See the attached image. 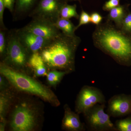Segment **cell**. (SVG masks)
Listing matches in <instances>:
<instances>
[{"label": "cell", "instance_id": "ffe728a7", "mask_svg": "<svg viewBox=\"0 0 131 131\" xmlns=\"http://www.w3.org/2000/svg\"><path fill=\"white\" fill-rule=\"evenodd\" d=\"M114 125L117 131H131V117L117 120Z\"/></svg>", "mask_w": 131, "mask_h": 131}, {"label": "cell", "instance_id": "484cf974", "mask_svg": "<svg viewBox=\"0 0 131 131\" xmlns=\"http://www.w3.org/2000/svg\"><path fill=\"white\" fill-rule=\"evenodd\" d=\"M5 6L3 0H0V24L1 27L5 29V27L3 21V13Z\"/></svg>", "mask_w": 131, "mask_h": 131}, {"label": "cell", "instance_id": "44dd1931", "mask_svg": "<svg viewBox=\"0 0 131 131\" xmlns=\"http://www.w3.org/2000/svg\"><path fill=\"white\" fill-rule=\"evenodd\" d=\"M121 28L125 32L131 34V13H129L125 15Z\"/></svg>", "mask_w": 131, "mask_h": 131}, {"label": "cell", "instance_id": "6da1fadb", "mask_svg": "<svg viewBox=\"0 0 131 131\" xmlns=\"http://www.w3.org/2000/svg\"><path fill=\"white\" fill-rule=\"evenodd\" d=\"M112 24L98 25L93 34L95 45L121 65L131 63V35Z\"/></svg>", "mask_w": 131, "mask_h": 131}, {"label": "cell", "instance_id": "8992f818", "mask_svg": "<svg viewBox=\"0 0 131 131\" xmlns=\"http://www.w3.org/2000/svg\"><path fill=\"white\" fill-rule=\"evenodd\" d=\"M105 97L101 90L96 87L84 86L78 95L75 109L77 113L83 114L97 104H105Z\"/></svg>", "mask_w": 131, "mask_h": 131}, {"label": "cell", "instance_id": "e0dca14e", "mask_svg": "<svg viewBox=\"0 0 131 131\" xmlns=\"http://www.w3.org/2000/svg\"><path fill=\"white\" fill-rule=\"evenodd\" d=\"M66 71H60L56 70L50 71L47 74V80L48 83L51 86H56L61 81L66 74Z\"/></svg>", "mask_w": 131, "mask_h": 131}, {"label": "cell", "instance_id": "9a60e30c", "mask_svg": "<svg viewBox=\"0 0 131 131\" xmlns=\"http://www.w3.org/2000/svg\"><path fill=\"white\" fill-rule=\"evenodd\" d=\"M108 18L114 21L119 28H121L122 21L126 15L125 9L122 6H119L110 10Z\"/></svg>", "mask_w": 131, "mask_h": 131}, {"label": "cell", "instance_id": "7402d4cb", "mask_svg": "<svg viewBox=\"0 0 131 131\" xmlns=\"http://www.w3.org/2000/svg\"><path fill=\"white\" fill-rule=\"evenodd\" d=\"M91 22L90 15L85 11L82 10L79 17V22L78 25L76 27V30L81 26L86 25Z\"/></svg>", "mask_w": 131, "mask_h": 131}, {"label": "cell", "instance_id": "83f0119b", "mask_svg": "<svg viewBox=\"0 0 131 131\" xmlns=\"http://www.w3.org/2000/svg\"><path fill=\"white\" fill-rule=\"evenodd\" d=\"M2 76L1 77V76L0 77V86H1V89L3 87L5 86V84L4 79H3Z\"/></svg>", "mask_w": 131, "mask_h": 131}, {"label": "cell", "instance_id": "7c38bea8", "mask_svg": "<svg viewBox=\"0 0 131 131\" xmlns=\"http://www.w3.org/2000/svg\"><path fill=\"white\" fill-rule=\"evenodd\" d=\"M64 108V116L62 123L63 129L70 131L84 130V125L81 122L79 114L72 111L68 105H65Z\"/></svg>", "mask_w": 131, "mask_h": 131}, {"label": "cell", "instance_id": "d4e9b609", "mask_svg": "<svg viewBox=\"0 0 131 131\" xmlns=\"http://www.w3.org/2000/svg\"><path fill=\"white\" fill-rule=\"evenodd\" d=\"M103 17L98 13L94 12L90 15V21L91 23L98 25L102 21Z\"/></svg>", "mask_w": 131, "mask_h": 131}, {"label": "cell", "instance_id": "7a4b0ae2", "mask_svg": "<svg viewBox=\"0 0 131 131\" xmlns=\"http://www.w3.org/2000/svg\"><path fill=\"white\" fill-rule=\"evenodd\" d=\"M80 43L77 36H69L62 32L39 52L47 68L69 73L74 70L75 54Z\"/></svg>", "mask_w": 131, "mask_h": 131}, {"label": "cell", "instance_id": "52a82bcc", "mask_svg": "<svg viewBox=\"0 0 131 131\" xmlns=\"http://www.w3.org/2000/svg\"><path fill=\"white\" fill-rule=\"evenodd\" d=\"M28 52L19 40L16 32L9 35L6 51V60L12 65L22 68L28 63Z\"/></svg>", "mask_w": 131, "mask_h": 131}, {"label": "cell", "instance_id": "277c9868", "mask_svg": "<svg viewBox=\"0 0 131 131\" xmlns=\"http://www.w3.org/2000/svg\"><path fill=\"white\" fill-rule=\"evenodd\" d=\"M105 104H97L83 114L87 127L93 131H117L110 115L105 112Z\"/></svg>", "mask_w": 131, "mask_h": 131}, {"label": "cell", "instance_id": "3957f363", "mask_svg": "<svg viewBox=\"0 0 131 131\" xmlns=\"http://www.w3.org/2000/svg\"><path fill=\"white\" fill-rule=\"evenodd\" d=\"M0 73L16 89L37 95L54 106L60 104L56 96L50 89L30 77L3 63L0 65Z\"/></svg>", "mask_w": 131, "mask_h": 131}, {"label": "cell", "instance_id": "603a6c76", "mask_svg": "<svg viewBox=\"0 0 131 131\" xmlns=\"http://www.w3.org/2000/svg\"><path fill=\"white\" fill-rule=\"evenodd\" d=\"M7 46L5 32L1 30L0 31V54L1 56L6 54Z\"/></svg>", "mask_w": 131, "mask_h": 131}, {"label": "cell", "instance_id": "4316f807", "mask_svg": "<svg viewBox=\"0 0 131 131\" xmlns=\"http://www.w3.org/2000/svg\"><path fill=\"white\" fill-rule=\"evenodd\" d=\"M5 7L9 9L11 12L14 10V6L15 0H3Z\"/></svg>", "mask_w": 131, "mask_h": 131}, {"label": "cell", "instance_id": "5b68a950", "mask_svg": "<svg viewBox=\"0 0 131 131\" xmlns=\"http://www.w3.org/2000/svg\"><path fill=\"white\" fill-rule=\"evenodd\" d=\"M36 116L32 108L26 103H22L15 108L10 126L14 131H30L36 125Z\"/></svg>", "mask_w": 131, "mask_h": 131}, {"label": "cell", "instance_id": "cb8c5ba5", "mask_svg": "<svg viewBox=\"0 0 131 131\" xmlns=\"http://www.w3.org/2000/svg\"><path fill=\"white\" fill-rule=\"evenodd\" d=\"M120 0H109L106 2L103 7V10L110 11L111 9L119 6Z\"/></svg>", "mask_w": 131, "mask_h": 131}, {"label": "cell", "instance_id": "2e32d148", "mask_svg": "<svg viewBox=\"0 0 131 131\" xmlns=\"http://www.w3.org/2000/svg\"><path fill=\"white\" fill-rule=\"evenodd\" d=\"M75 5H71L64 3L61 8L59 18L69 19L72 18H79L80 16L77 12Z\"/></svg>", "mask_w": 131, "mask_h": 131}, {"label": "cell", "instance_id": "5bb4252c", "mask_svg": "<svg viewBox=\"0 0 131 131\" xmlns=\"http://www.w3.org/2000/svg\"><path fill=\"white\" fill-rule=\"evenodd\" d=\"M57 27L63 34L69 36H75V31L76 30L74 25L69 19L59 18L55 22Z\"/></svg>", "mask_w": 131, "mask_h": 131}, {"label": "cell", "instance_id": "f1b7e54d", "mask_svg": "<svg viewBox=\"0 0 131 131\" xmlns=\"http://www.w3.org/2000/svg\"><path fill=\"white\" fill-rule=\"evenodd\" d=\"M64 1H76V0H64Z\"/></svg>", "mask_w": 131, "mask_h": 131}, {"label": "cell", "instance_id": "8fae6325", "mask_svg": "<svg viewBox=\"0 0 131 131\" xmlns=\"http://www.w3.org/2000/svg\"><path fill=\"white\" fill-rule=\"evenodd\" d=\"M19 40L28 52H40L51 40L42 37L24 28L16 31Z\"/></svg>", "mask_w": 131, "mask_h": 131}, {"label": "cell", "instance_id": "30bf717a", "mask_svg": "<svg viewBox=\"0 0 131 131\" xmlns=\"http://www.w3.org/2000/svg\"><path fill=\"white\" fill-rule=\"evenodd\" d=\"M107 113L110 116L117 118L131 113V96L125 94L114 95L108 101Z\"/></svg>", "mask_w": 131, "mask_h": 131}, {"label": "cell", "instance_id": "ac0fdd59", "mask_svg": "<svg viewBox=\"0 0 131 131\" xmlns=\"http://www.w3.org/2000/svg\"><path fill=\"white\" fill-rule=\"evenodd\" d=\"M10 101V97L7 94L1 93L0 96V118L1 123H6L5 117Z\"/></svg>", "mask_w": 131, "mask_h": 131}, {"label": "cell", "instance_id": "d6986e66", "mask_svg": "<svg viewBox=\"0 0 131 131\" xmlns=\"http://www.w3.org/2000/svg\"><path fill=\"white\" fill-rule=\"evenodd\" d=\"M36 0H16V9L18 13L27 12L32 7Z\"/></svg>", "mask_w": 131, "mask_h": 131}, {"label": "cell", "instance_id": "4fadbf2b", "mask_svg": "<svg viewBox=\"0 0 131 131\" xmlns=\"http://www.w3.org/2000/svg\"><path fill=\"white\" fill-rule=\"evenodd\" d=\"M28 65L34 71L37 77L47 75V67L39 52L31 54L28 59Z\"/></svg>", "mask_w": 131, "mask_h": 131}, {"label": "cell", "instance_id": "ba28073f", "mask_svg": "<svg viewBox=\"0 0 131 131\" xmlns=\"http://www.w3.org/2000/svg\"><path fill=\"white\" fill-rule=\"evenodd\" d=\"M24 28L36 35L50 40L58 37L62 33L57 27L55 22L42 18H33L32 20Z\"/></svg>", "mask_w": 131, "mask_h": 131}, {"label": "cell", "instance_id": "9c48e42d", "mask_svg": "<svg viewBox=\"0 0 131 131\" xmlns=\"http://www.w3.org/2000/svg\"><path fill=\"white\" fill-rule=\"evenodd\" d=\"M64 1L40 0L30 15L33 18H42L55 22L59 18L61 8L65 3Z\"/></svg>", "mask_w": 131, "mask_h": 131}]
</instances>
